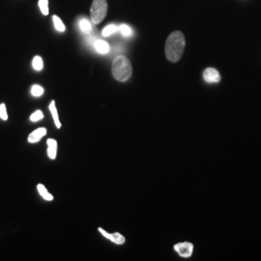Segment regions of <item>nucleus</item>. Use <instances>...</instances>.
<instances>
[{
  "label": "nucleus",
  "mask_w": 261,
  "mask_h": 261,
  "mask_svg": "<svg viewBox=\"0 0 261 261\" xmlns=\"http://www.w3.org/2000/svg\"><path fill=\"white\" fill-rule=\"evenodd\" d=\"M108 14V2L107 0H93L90 16L91 21L94 24H99L103 22Z\"/></svg>",
  "instance_id": "nucleus-3"
},
{
  "label": "nucleus",
  "mask_w": 261,
  "mask_h": 261,
  "mask_svg": "<svg viewBox=\"0 0 261 261\" xmlns=\"http://www.w3.org/2000/svg\"><path fill=\"white\" fill-rule=\"evenodd\" d=\"M94 48L101 55H106L109 52V44L107 43L106 41H103V40H97L94 43Z\"/></svg>",
  "instance_id": "nucleus-8"
},
{
  "label": "nucleus",
  "mask_w": 261,
  "mask_h": 261,
  "mask_svg": "<svg viewBox=\"0 0 261 261\" xmlns=\"http://www.w3.org/2000/svg\"><path fill=\"white\" fill-rule=\"evenodd\" d=\"M53 21H54V24H55V29L59 32H64L65 31L66 27L63 22L61 21V19L58 16H54L53 17Z\"/></svg>",
  "instance_id": "nucleus-11"
},
{
  "label": "nucleus",
  "mask_w": 261,
  "mask_h": 261,
  "mask_svg": "<svg viewBox=\"0 0 261 261\" xmlns=\"http://www.w3.org/2000/svg\"><path fill=\"white\" fill-rule=\"evenodd\" d=\"M49 109L51 110V113L53 115V118L55 121V126L57 129H60L61 128V123H60V120H59V116H58V110L56 109V106H55V101H52V103L50 104V107Z\"/></svg>",
  "instance_id": "nucleus-9"
},
{
  "label": "nucleus",
  "mask_w": 261,
  "mask_h": 261,
  "mask_svg": "<svg viewBox=\"0 0 261 261\" xmlns=\"http://www.w3.org/2000/svg\"><path fill=\"white\" fill-rule=\"evenodd\" d=\"M174 250L178 252V254L182 257H190L193 254V250H194V245L192 243L189 242H184V243H178L174 246Z\"/></svg>",
  "instance_id": "nucleus-4"
},
{
  "label": "nucleus",
  "mask_w": 261,
  "mask_h": 261,
  "mask_svg": "<svg viewBox=\"0 0 261 261\" xmlns=\"http://www.w3.org/2000/svg\"><path fill=\"white\" fill-rule=\"evenodd\" d=\"M0 118L2 120H5V121L8 119V114H7L5 104L0 105Z\"/></svg>",
  "instance_id": "nucleus-19"
},
{
  "label": "nucleus",
  "mask_w": 261,
  "mask_h": 261,
  "mask_svg": "<svg viewBox=\"0 0 261 261\" xmlns=\"http://www.w3.org/2000/svg\"><path fill=\"white\" fill-rule=\"evenodd\" d=\"M118 30V27L116 25H113V24H109L107 27L104 28L103 30V36L105 37H109L110 35L114 34L115 32H117Z\"/></svg>",
  "instance_id": "nucleus-13"
},
{
  "label": "nucleus",
  "mask_w": 261,
  "mask_h": 261,
  "mask_svg": "<svg viewBox=\"0 0 261 261\" xmlns=\"http://www.w3.org/2000/svg\"><path fill=\"white\" fill-rule=\"evenodd\" d=\"M185 46L184 34L178 30L173 31L167 37L165 42L164 52L166 58L172 63L178 62L184 54Z\"/></svg>",
  "instance_id": "nucleus-1"
},
{
  "label": "nucleus",
  "mask_w": 261,
  "mask_h": 261,
  "mask_svg": "<svg viewBox=\"0 0 261 261\" xmlns=\"http://www.w3.org/2000/svg\"><path fill=\"white\" fill-rule=\"evenodd\" d=\"M46 135H47L46 128H38L37 130H33L32 133L29 135L28 142H30V143L39 142Z\"/></svg>",
  "instance_id": "nucleus-7"
},
{
  "label": "nucleus",
  "mask_w": 261,
  "mask_h": 261,
  "mask_svg": "<svg viewBox=\"0 0 261 261\" xmlns=\"http://www.w3.org/2000/svg\"><path fill=\"white\" fill-rule=\"evenodd\" d=\"M111 72L116 80L122 82L127 81L133 74V67L130 60L124 55L117 56L112 62Z\"/></svg>",
  "instance_id": "nucleus-2"
},
{
  "label": "nucleus",
  "mask_w": 261,
  "mask_h": 261,
  "mask_svg": "<svg viewBox=\"0 0 261 261\" xmlns=\"http://www.w3.org/2000/svg\"><path fill=\"white\" fill-rule=\"evenodd\" d=\"M118 29H119L121 34L123 36H125V37H129V36H130V34H132V29H130V26L127 25V24H121Z\"/></svg>",
  "instance_id": "nucleus-17"
},
{
  "label": "nucleus",
  "mask_w": 261,
  "mask_h": 261,
  "mask_svg": "<svg viewBox=\"0 0 261 261\" xmlns=\"http://www.w3.org/2000/svg\"><path fill=\"white\" fill-rule=\"evenodd\" d=\"M56 154H57V148L48 147V156H49V158H50L51 160H55Z\"/></svg>",
  "instance_id": "nucleus-20"
},
{
  "label": "nucleus",
  "mask_w": 261,
  "mask_h": 261,
  "mask_svg": "<svg viewBox=\"0 0 261 261\" xmlns=\"http://www.w3.org/2000/svg\"><path fill=\"white\" fill-rule=\"evenodd\" d=\"M39 8L44 16L49 15V0H39Z\"/></svg>",
  "instance_id": "nucleus-15"
},
{
  "label": "nucleus",
  "mask_w": 261,
  "mask_h": 261,
  "mask_svg": "<svg viewBox=\"0 0 261 261\" xmlns=\"http://www.w3.org/2000/svg\"><path fill=\"white\" fill-rule=\"evenodd\" d=\"M43 118L44 114L41 110H36L30 116V120L32 122H37V121H40V120L43 119Z\"/></svg>",
  "instance_id": "nucleus-18"
},
{
  "label": "nucleus",
  "mask_w": 261,
  "mask_h": 261,
  "mask_svg": "<svg viewBox=\"0 0 261 261\" xmlns=\"http://www.w3.org/2000/svg\"><path fill=\"white\" fill-rule=\"evenodd\" d=\"M98 230L105 238L110 240L111 242H113L116 245H123L125 243V241H126L125 237L122 234H120L119 232L109 233L108 231H106L105 229H103L102 228H99Z\"/></svg>",
  "instance_id": "nucleus-5"
},
{
  "label": "nucleus",
  "mask_w": 261,
  "mask_h": 261,
  "mask_svg": "<svg viewBox=\"0 0 261 261\" xmlns=\"http://www.w3.org/2000/svg\"><path fill=\"white\" fill-rule=\"evenodd\" d=\"M203 77L208 83H217L221 81V76L214 68H207L203 73Z\"/></svg>",
  "instance_id": "nucleus-6"
},
{
  "label": "nucleus",
  "mask_w": 261,
  "mask_h": 261,
  "mask_svg": "<svg viewBox=\"0 0 261 261\" xmlns=\"http://www.w3.org/2000/svg\"><path fill=\"white\" fill-rule=\"evenodd\" d=\"M47 144L48 147H52V148H57V142L54 140V139H49L47 141Z\"/></svg>",
  "instance_id": "nucleus-21"
},
{
  "label": "nucleus",
  "mask_w": 261,
  "mask_h": 261,
  "mask_svg": "<svg viewBox=\"0 0 261 261\" xmlns=\"http://www.w3.org/2000/svg\"><path fill=\"white\" fill-rule=\"evenodd\" d=\"M44 88L41 85H38V84H35L33 85L31 88V94H32L34 97H40L44 94Z\"/></svg>",
  "instance_id": "nucleus-16"
},
{
  "label": "nucleus",
  "mask_w": 261,
  "mask_h": 261,
  "mask_svg": "<svg viewBox=\"0 0 261 261\" xmlns=\"http://www.w3.org/2000/svg\"><path fill=\"white\" fill-rule=\"evenodd\" d=\"M32 66L36 71H41L43 69L44 61L41 56H35L33 58Z\"/></svg>",
  "instance_id": "nucleus-12"
},
{
  "label": "nucleus",
  "mask_w": 261,
  "mask_h": 261,
  "mask_svg": "<svg viewBox=\"0 0 261 261\" xmlns=\"http://www.w3.org/2000/svg\"><path fill=\"white\" fill-rule=\"evenodd\" d=\"M37 190H38L40 196H42L43 199H45V200H47V201H52V200H54V196L51 195V194L48 192L47 188H46L43 184H38V185H37Z\"/></svg>",
  "instance_id": "nucleus-10"
},
{
  "label": "nucleus",
  "mask_w": 261,
  "mask_h": 261,
  "mask_svg": "<svg viewBox=\"0 0 261 261\" xmlns=\"http://www.w3.org/2000/svg\"><path fill=\"white\" fill-rule=\"evenodd\" d=\"M79 27L84 33H89L92 29L91 23L87 21L86 19H82L79 22Z\"/></svg>",
  "instance_id": "nucleus-14"
}]
</instances>
